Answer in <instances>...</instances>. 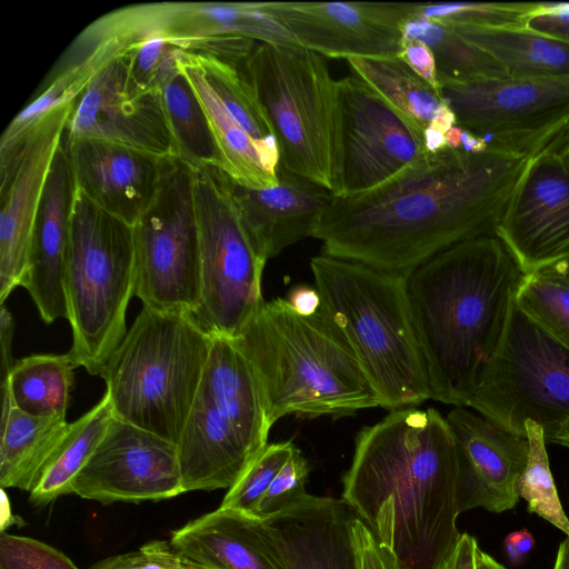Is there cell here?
Instances as JSON below:
<instances>
[{
	"instance_id": "6da1fadb",
	"label": "cell",
	"mask_w": 569,
	"mask_h": 569,
	"mask_svg": "<svg viewBox=\"0 0 569 569\" xmlns=\"http://www.w3.org/2000/svg\"><path fill=\"white\" fill-rule=\"evenodd\" d=\"M531 160L493 148L426 153L371 190L332 194L312 237L326 254L408 277L455 244L496 236Z\"/></svg>"
},
{
	"instance_id": "7a4b0ae2",
	"label": "cell",
	"mask_w": 569,
	"mask_h": 569,
	"mask_svg": "<svg viewBox=\"0 0 569 569\" xmlns=\"http://www.w3.org/2000/svg\"><path fill=\"white\" fill-rule=\"evenodd\" d=\"M342 500L406 569H441L456 550L458 461L435 408L391 410L356 437Z\"/></svg>"
},
{
	"instance_id": "3957f363",
	"label": "cell",
	"mask_w": 569,
	"mask_h": 569,
	"mask_svg": "<svg viewBox=\"0 0 569 569\" xmlns=\"http://www.w3.org/2000/svg\"><path fill=\"white\" fill-rule=\"evenodd\" d=\"M525 277L496 236L455 244L408 276L430 399L467 407L500 349Z\"/></svg>"
},
{
	"instance_id": "277c9868",
	"label": "cell",
	"mask_w": 569,
	"mask_h": 569,
	"mask_svg": "<svg viewBox=\"0 0 569 569\" xmlns=\"http://www.w3.org/2000/svg\"><path fill=\"white\" fill-rule=\"evenodd\" d=\"M257 377L268 423L288 415L345 417L380 407L353 349L321 311L262 301L230 338Z\"/></svg>"
},
{
	"instance_id": "5b68a950",
	"label": "cell",
	"mask_w": 569,
	"mask_h": 569,
	"mask_svg": "<svg viewBox=\"0 0 569 569\" xmlns=\"http://www.w3.org/2000/svg\"><path fill=\"white\" fill-rule=\"evenodd\" d=\"M310 268L321 311L353 349L380 407L391 411L430 399L408 277L323 252Z\"/></svg>"
},
{
	"instance_id": "8992f818",
	"label": "cell",
	"mask_w": 569,
	"mask_h": 569,
	"mask_svg": "<svg viewBox=\"0 0 569 569\" xmlns=\"http://www.w3.org/2000/svg\"><path fill=\"white\" fill-rule=\"evenodd\" d=\"M212 340L192 313L143 307L100 375L114 418L177 443Z\"/></svg>"
},
{
	"instance_id": "52a82bcc",
	"label": "cell",
	"mask_w": 569,
	"mask_h": 569,
	"mask_svg": "<svg viewBox=\"0 0 569 569\" xmlns=\"http://www.w3.org/2000/svg\"><path fill=\"white\" fill-rule=\"evenodd\" d=\"M270 428L251 365L230 338L213 336L177 442L183 491L229 489L268 445Z\"/></svg>"
},
{
	"instance_id": "ba28073f",
	"label": "cell",
	"mask_w": 569,
	"mask_h": 569,
	"mask_svg": "<svg viewBox=\"0 0 569 569\" xmlns=\"http://www.w3.org/2000/svg\"><path fill=\"white\" fill-rule=\"evenodd\" d=\"M241 69L276 136L280 164L333 194L339 108L337 81L322 56L302 47L259 43Z\"/></svg>"
},
{
	"instance_id": "9c48e42d",
	"label": "cell",
	"mask_w": 569,
	"mask_h": 569,
	"mask_svg": "<svg viewBox=\"0 0 569 569\" xmlns=\"http://www.w3.org/2000/svg\"><path fill=\"white\" fill-rule=\"evenodd\" d=\"M132 227L94 206L77 190L66 260L64 291L76 367L100 376L127 335L133 296Z\"/></svg>"
},
{
	"instance_id": "30bf717a",
	"label": "cell",
	"mask_w": 569,
	"mask_h": 569,
	"mask_svg": "<svg viewBox=\"0 0 569 569\" xmlns=\"http://www.w3.org/2000/svg\"><path fill=\"white\" fill-rule=\"evenodd\" d=\"M467 407L518 433L533 421L546 437L569 421V348L515 301L500 349Z\"/></svg>"
},
{
	"instance_id": "8fae6325",
	"label": "cell",
	"mask_w": 569,
	"mask_h": 569,
	"mask_svg": "<svg viewBox=\"0 0 569 569\" xmlns=\"http://www.w3.org/2000/svg\"><path fill=\"white\" fill-rule=\"evenodd\" d=\"M201 264V305L193 317L211 336L234 337L263 301L266 262L240 220L226 173L192 169Z\"/></svg>"
},
{
	"instance_id": "7c38bea8",
	"label": "cell",
	"mask_w": 569,
	"mask_h": 569,
	"mask_svg": "<svg viewBox=\"0 0 569 569\" xmlns=\"http://www.w3.org/2000/svg\"><path fill=\"white\" fill-rule=\"evenodd\" d=\"M133 295L144 308L196 315L201 264L192 170L169 160L150 207L132 227Z\"/></svg>"
},
{
	"instance_id": "4fadbf2b",
	"label": "cell",
	"mask_w": 569,
	"mask_h": 569,
	"mask_svg": "<svg viewBox=\"0 0 569 569\" xmlns=\"http://www.w3.org/2000/svg\"><path fill=\"white\" fill-rule=\"evenodd\" d=\"M440 92L457 126L489 148L533 159L569 134V77L441 81Z\"/></svg>"
},
{
	"instance_id": "5bb4252c",
	"label": "cell",
	"mask_w": 569,
	"mask_h": 569,
	"mask_svg": "<svg viewBox=\"0 0 569 569\" xmlns=\"http://www.w3.org/2000/svg\"><path fill=\"white\" fill-rule=\"evenodd\" d=\"M77 99L43 113L20 134L0 140L1 305L21 286L46 181Z\"/></svg>"
},
{
	"instance_id": "9a60e30c",
	"label": "cell",
	"mask_w": 569,
	"mask_h": 569,
	"mask_svg": "<svg viewBox=\"0 0 569 569\" xmlns=\"http://www.w3.org/2000/svg\"><path fill=\"white\" fill-rule=\"evenodd\" d=\"M337 96L340 144L333 196L371 190L427 153L412 127L357 76L337 80Z\"/></svg>"
},
{
	"instance_id": "2e32d148",
	"label": "cell",
	"mask_w": 569,
	"mask_h": 569,
	"mask_svg": "<svg viewBox=\"0 0 569 569\" xmlns=\"http://www.w3.org/2000/svg\"><path fill=\"white\" fill-rule=\"evenodd\" d=\"M183 492L177 443L114 417L71 486V493L102 505Z\"/></svg>"
},
{
	"instance_id": "e0dca14e",
	"label": "cell",
	"mask_w": 569,
	"mask_h": 569,
	"mask_svg": "<svg viewBox=\"0 0 569 569\" xmlns=\"http://www.w3.org/2000/svg\"><path fill=\"white\" fill-rule=\"evenodd\" d=\"M64 137L99 139L174 158L160 93L133 86L122 44L78 97Z\"/></svg>"
},
{
	"instance_id": "ac0fdd59",
	"label": "cell",
	"mask_w": 569,
	"mask_h": 569,
	"mask_svg": "<svg viewBox=\"0 0 569 569\" xmlns=\"http://www.w3.org/2000/svg\"><path fill=\"white\" fill-rule=\"evenodd\" d=\"M297 43L329 58L398 57L412 3L263 2Z\"/></svg>"
},
{
	"instance_id": "d6986e66",
	"label": "cell",
	"mask_w": 569,
	"mask_h": 569,
	"mask_svg": "<svg viewBox=\"0 0 569 569\" xmlns=\"http://www.w3.org/2000/svg\"><path fill=\"white\" fill-rule=\"evenodd\" d=\"M496 237L526 274L569 257V170L555 152L531 160Z\"/></svg>"
},
{
	"instance_id": "ffe728a7",
	"label": "cell",
	"mask_w": 569,
	"mask_h": 569,
	"mask_svg": "<svg viewBox=\"0 0 569 569\" xmlns=\"http://www.w3.org/2000/svg\"><path fill=\"white\" fill-rule=\"evenodd\" d=\"M446 419L456 439L460 513L478 507L496 513L512 509L529 455L527 435L468 407H455Z\"/></svg>"
},
{
	"instance_id": "44dd1931",
	"label": "cell",
	"mask_w": 569,
	"mask_h": 569,
	"mask_svg": "<svg viewBox=\"0 0 569 569\" xmlns=\"http://www.w3.org/2000/svg\"><path fill=\"white\" fill-rule=\"evenodd\" d=\"M62 144L77 190L131 227L152 203L172 159L92 138L63 136Z\"/></svg>"
},
{
	"instance_id": "7402d4cb",
	"label": "cell",
	"mask_w": 569,
	"mask_h": 569,
	"mask_svg": "<svg viewBox=\"0 0 569 569\" xmlns=\"http://www.w3.org/2000/svg\"><path fill=\"white\" fill-rule=\"evenodd\" d=\"M277 178L276 186L254 189L240 186L227 176L240 220L264 262L287 247L312 237L332 197L326 188L280 163Z\"/></svg>"
},
{
	"instance_id": "603a6c76",
	"label": "cell",
	"mask_w": 569,
	"mask_h": 569,
	"mask_svg": "<svg viewBox=\"0 0 569 569\" xmlns=\"http://www.w3.org/2000/svg\"><path fill=\"white\" fill-rule=\"evenodd\" d=\"M76 193L71 164L61 143L46 181L21 282L46 323L68 319L64 271Z\"/></svg>"
},
{
	"instance_id": "cb8c5ba5",
	"label": "cell",
	"mask_w": 569,
	"mask_h": 569,
	"mask_svg": "<svg viewBox=\"0 0 569 569\" xmlns=\"http://www.w3.org/2000/svg\"><path fill=\"white\" fill-rule=\"evenodd\" d=\"M356 518L342 499L308 493L261 522L283 569H358Z\"/></svg>"
},
{
	"instance_id": "d4e9b609",
	"label": "cell",
	"mask_w": 569,
	"mask_h": 569,
	"mask_svg": "<svg viewBox=\"0 0 569 569\" xmlns=\"http://www.w3.org/2000/svg\"><path fill=\"white\" fill-rule=\"evenodd\" d=\"M182 556L209 569H283L264 532L261 519L218 508L170 536Z\"/></svg>"
},
{
	"instance_id": "484cf974",
	"label": "cell",
	"mask_w": 569,
	"mask_h": 569,
	"mask_svg": "<svg viewBox=\"0 0 569 569\" xmlns=\"http://www.w3.org/2000/svg\"><path fill=\"white\" fill-rule=\"evenodd\" d=\"M153 16L156 30L182 50L211 37L300 47L263 2H162L154 3Z\"/></svg>"
},
{
	"instance_id": "4316f807",
	"label": "cell",
	"mask_w": 569,
	"mask_h": 569,
	"mask_svg": "<svg viewBox=\"0 0 569 569\" xmlns=\"http://www.w3.org/2000/svg\"><path fill=\"white\" fill-rule=\"evenodd\" d=\"M347 62L355 76L398 112L421 141L428 128L446 133L457 124L441 92L399 57L348 58Z\"/></svg>"
},
{
	"instance_id": "83f0119b",
	"label": "cell",
	"mask_w": 569,
	"mask_h": 569,
	"mask_svg": "<svg viewBox=\"0 0 569 569\" xmlns=\"http://www.w3.org/2000/svg\"><path fill=\"white\" fill-rule=\"evenodd\" d=\"M180 71L191 84L208 120L216 143L220 169L236 183L247 188H268L278 183L249 134L219 99L194 53L180 50Z\"/></svg>"
},
{
	"instance_id": "f1b7e54d",
	"label": "cell",
	"mask_w": 569,
	"mask_h": 569,
	"mask_svg": "<svg viewBox=\"0 0 569 569\" xmlns=\"http://www.w3.org/2000/svg\"><path fill=\"white\" fill-rule=\"evenodd\" d=\"M450 26V24H448ZM460 37L490 53L511 79L569 77V42L527 28L450 26Z\"/></svg>"
},
{
	"instance_id": "f546056e",
	"label": "cell",
	"mask_w": 569,
	"mask_h": 569,
	"mask_svg": "<svg viewBox=\"0 0 569 569\" xmlns=\"http://www.w3.org/2000/svg\"><path fill=\"white\" fill-rule=\"evenodd\" d=\"M66 416L37 417L12 407L0 428V486L31 491L61 443Z\"/></svg>"
},
{
	"instance_id": "4dcf8cb0",
	"label": "cell",
	"mask_w": 569,
	"mask_h": 569,
	"mask_svg": "<svg viewBox=\"0 0 569 569\" xmlns=\"http://www.w3.org/2000/svg\"><path fill=\"white\" fill-rule=\"evenodd\" d=\"M110 398L101 400L87 413L69 423L56 452L30 491L29 500L44 507L62 495L71 493V486L104 437L112 419Z\"/></svg>"
},
{
	"instance_id": "1f68e13d",
	"label": "cell",
	"mask_w": 569,
	"mask_h": 569,
	"mask_svg": "<svg viewBox=\"0 0 569 569\" xmlns=\"http://www.w3.org/2000/svg\"><path fill=\"white\" fill-rule=\"evenodd\" d=\"M402 38L425 42L436 60L441 81L469 83L508 78L502 64L490 53L468 42L450 26L412 13L401 26Z\"/></svg>"
},
{
	"instance_id": "d6a6232c",
	"label": "cell",
	"mask_w": 569,
	"mask_h": 569,
	"mask_svg": "<svg viewBox=\"0 0 569 569\" xmlns=\"http://www.w3.org/2000/svg\"><path fill=\"white\" fill-rule=\"evenodd\" d=\"M159 93L174 158L192 169L220 168L204 111L179 67Z\"/></svg>"
},
{
	"instance_id": "836d02e7",
	"label": "cell",
	"mask_w": 569,
	"mask_h": 569,
	"mask_svg": "<svg viewBox=\"0 0 569 569\" xmlns=\"http://www.w3.org/2000/svg\"><path fill=\"white\" fill-rule=\"evenodd\" d=\"M69 355H33L17 362L9 376L13 406L37 417L66 416L73 369Z\"/></svg>"
},
{
	"instance_id": "e575fe53",
	"label": "cell",
	"mask_w": 569,
	"mask_h": 569,
	"mask_svg": "<svg viewBox=\"0 0 569 569\" xmlns=\"http://www.w3.org/2000/svg\"><path fill=\"white\" fill-rule=\"evenodd\" d=\"M194 54L221 102L256 143L267 170L277 176L280 163L278 142L241 64Z\"/></svg>"
},
{
	"instance_id": "d590c367",
	"label": "cell",
	"mask_w": 569,
	"mask_h": 569,
	"mask_svg": "<svg viewBox=\"0 0 569 569\" xmlns=\"http://www.w3.org/2000/svg\"><path fill=\"white\" fill-rule=\"evenodd\" d=\"M529 455L517 491L528 505V511L547 520L569 537V519L560 502L546 450L545 431L533 421H526Z\"/></svg>"
},
{
	"instance_id": "8d00e7d4",
	"label": "cell",
	"mask_w": 569,
	"mask_h": 569,
	"mask_svg": "<svg viewBox=\"0 0 569 569\" xmlns=\"http://www.w3.org/2000/svg\"><path fill=\"white\" fill-rule=\"evenodd\" d=\"M517 306L569 348V281L541 271L526 274Z\"/></svg>"
},
{
	"instance_id": "74e56055",
	"label": "cell",
	"mask_w": 569,
	"mask_h": 569,
	"mask_svg": "<svg viewBox=\"0 0 569 569\" xmlns=\"http://www.w3.org/2000/svg\"><path fill=\"white\" fill-rule=\"evenodd\" d=\"M538 3H412V13L445 24H471L491 28H525Z\"/></svg>"
},
{
	"instance_id": "f35d334b",
	"label": "cell",
	"mask_w": 569,
	"mask_h": 569,
	"mask_svg": "<svg viewBox=\"0 0 569 569\" xmlns=\"http://www.w3.org/2000/svg\"><path fill=\"white\" fill-rule=\"evenodd\" d=\"M295 448L291 441L267 445L228 489L220 508L252 515Z\"/></svg>"
},
{
	"instance_id": "ab89813d",
	"label": "cell",
	"mask_w": 569,
	"mask_h": 569,
	"mask_svg": "<svg viewBox=\"0 0 569 569\" xmlns=\"http://www.w3.org/2000/svg\"><path fill=\"white\" fill-rule=\"evenodd\" d=\"M308 462L296 447L258 502L252 516L266 520L300 502L308 496Z\"/></svg>"
},
{
	"instance_id": "60d3db41",
	"label": "cell",
	"mask_w": 569,
	"mask_h": 569,
	"mask_svg": "<svg viewBox=\"0 0 569 569\" xmlns=\"http://www.w3.org/2000/svg\"><path fill=\"white\" fill-rule=\"evenodd\" d=\"M0 569H79L64 553L39 540L0 536Z\"/></svg>"
},
{
	"instance_id": "b9f144b4",
	"label": "cell",
	"mask_w": 569,
	"mask_h": 569,
	"mask_svg": "<svg viewBox=\"0 0 569 569\" xmlns=\"http://www.w3.org/2000/svg\"><path fill=\"white\" fill-rule=\"evenodd\" d=\"M90 569H209L179 553L169 540H150L134 551L94 563Z\"/></svg>"
},
{
	"instance_id": "7bdbcfd3",
	"label": "cell",
	"mask_w": 569,
	"mask_h": 569,
	"mask_svg": "<svg viewBox=\"0 0 569 569\" xmlns=\"http://www.w3.org/2000/svg\"><path fill=\"white\" fill-rule=\"evenodd\" d=\"M352 537L358 569H406L392 551L358 518L352 523Z\"/></svg>"
},
{
	"instance_id": "ee69618b",
	"label": "cell",
	"mask_w": 569,
	"mask_h": 569,
	"mask_svg": "<svg viewBox=\"0 0 569 569\" xmlns=\"http://www.w3.org/2000/svg\"><path fill=\"white\" fill-rule=\"evenodd\" d=\"M525 28L569 42V2H539Z\"/></svg>"
},
{
	"instance_id": "f6af8a7d",
	"label": "cell",
	"mask_w": 569,
	"mask_h": 569,
	"mask_svg": "<svg viewBox=\"0 0 569 569\" xmlns=\"http://www.w3.org/2000/svg\"><path fill=\"white\" fill-rule=\"evenodd\" d=\"M398 57L418 76L440 91L435 56L425 42L417 39L402 38V48Z\"/></svg>"
},
{
	"instance_id": "bcb514c9",
	"label": "cell",
	"mask_w": 569,
	"mask_h": 569,
	"mask_svg": "<svg viewBox=\"0 0 569 569\" xmlns=\"http://www.w3.org/2000/svg\"><path fill=\"white\" fill-rule=\"evenodd\" d=\"M14 322L9 310L1 305L0 312V343H1V386L8 383L10 372L14 366L11 352Z\"/></svg>"
},
{
	"instance_id": "7dc6e473",
	"label": "cell",
	"mask_w": 569,
	"mask_h": 569,
	"mask_svg": "<svg viewBox=\"0 0 569 569\" xmlns=\"http://www.w3.org/2000/svg\"><path fill=\"white\" fill-rule=\"evenodd\" d=\"M286 299L300 316H312L321 309V297L318 289L308 284L293 287Z\"/></svg>"
},
{
	"instance_id": "c3c4849f",
	"label": "cell",
	"mask_w": 569,
	"mask_h": 569,
	"mask_svg": "<svg viewBox=\"0 0 569 569\" xmlns=\"http://www.w3.org/2000/svg\"><path fill=\"white\" fill-rule=\"evenodd\" d=\"M502 545L510 565L518 567L535 547V538L528 529H520L508 533Z\"/></svg>"
},
{
	"instance_id": "681fc988",
	"label": "cell",
	"mask_w": 569,
	"mask_h": 569,
	"mask_svg": "<svg viewBox=\"0 0 569 569\" xmlns=\"http://www.w3.org/2000/svg\"><path fill=\"white\" fill-rule=\"evenodd\" d=\"M478 542L469 533H462L459 543L441 569H476Z\"/></svg>"
},
{
	"instance_id": "f907efd6",
	"label": "cell",
	"mask_w": 569,
	"mask_h": 569,
	"mask_svg": "<svg viewBox=\"0 0 569 569\" xmlns=\"http://www.w3.org/2000/svg\"><path fill=\"white\" fill-rule=\"evenodd\" d=\"M546 442H552L569 449V421L547 435Z\"/></svg>"
},
{
	"instance_id": "816d5d0a",
	"label": "cell",
	"mask_w": 569,
	"mask_h": 569,
	"mask_svg": "<svg viewBox=\"0 0 569 569\" xmlns=\"http://www.w3.org/2000/svg\"><path fill=\"white\" fill-rule=\"evenodd\" d=\"M539 271L557 276L569 281V257Z\"/></svg>"
},
{
	"instance_id": "f5cc1de1",
	"label": "cell",
	"mask_w": 569,
	"mask_h": 569,
	"mask_svg": "<svg viewBox=\"0 0 569 569\" xmlns=\"http://www.w3.org/2000/svg\"><path fill=\"white\" fill-rule=\"evenodd\" d=\"M553 569H569V537L558 548Z\"/></svg>"
},
{
	"instance_id": "db71d44e",
	"label": "cell",
	"mask_w": 569,
	"mask_h": 569,
	"mask_svg": "<svg viewBox=\"0 0 569 569\" xmlns=\"http://www.w3.org/2000/svg\"><path fill=\"white\" fill-rule=\"evenodd\" d=\"M476 569H506L501 563L496 561L490 555L480 548L477 551Z\"/></svg>"
},
{
	"instance_id": "11a10c76",
	"label": "cell",
	"mask_w": 569,
	"mask_h": 569,
	"mask_svg": "<svg viewBox=\"0 0 569 569\" xmlns=\"http://www.w3.org/2000/svg\"><path fill=\"white\" fill-rule=\"evenodd\" d=\"M461 133L462 128L455 124L452 126L446 133V146L449 149H460L461 148Z\"/></svg>"
},
{
	"instance_id": "9f6ffc18",
	"label": "cell",
	"mask_w": 569,
	"mask_h": 569,
	"mask_svg": "<svg viewBox=\"0 0 569 569\" xmlns=\"http://www.w3.org/2000/svg\"><path fill=\"white\" fill-rule=\"evenodd\" d=\"M569 170V134L552 150Z\"/></svg>"
}]
</instances>
